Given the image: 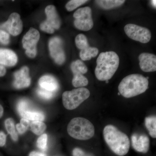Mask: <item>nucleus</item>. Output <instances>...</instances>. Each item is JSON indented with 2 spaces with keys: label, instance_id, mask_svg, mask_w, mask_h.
Returning a JSON list of instances; mask_svg holds the SVG:
<instances>
[{
  "label": "nucleus",
  "instance_id": "nucleus-1",
  "mask_svg": "<svg viewBox=\"0 0 156 156\" xmlns=\"http://www.w3.org/2000/svg\"><path fill=\"white\" fill-rule=\"evenodd\" d=\"M95 76L99 80H110L116 72L119 65V58L115 52L107 51L99 54L96 61Z\"/></svg>",
  "mask_w": 156,
  "mask_h": 156
},
{
  "label": "nucleus",
  "instance_id": "nucleus-2",
  "mask_svg": "<svg viewBox=\"0 0 156 156\" xmlns=\"http://www.w3.org/2000/svg\"><path fill=\"white\" fill-rule=\"evenodd\" d=\"M103 135L107 144L116 154L125 156L130 148V140L125 133L118 130L112 125L105 126L103 130Z\"/></svg>",
  "mask_w": 156,
  "mask_h": 156
},
{
  "label": "nucleus",
  "instance_id": "nucleus-3",
  "mask_svg": "<svg viewBox=\"0 0 156 156\" xmlns=\"http://www.w3.org/2000/svg\"><path fill=\"white\" fill-rule=\"evenodd\" d=\"M147 78L142 75H129L123 80L119 86L120 94L127 98L134 97L146 91L148 86Z\"/></svg>",
  "mask_w": 156,
  "mask_h": 156
},
{
  "label": "nucleus",
  "instance_id": "nucleus-4",
  "mask_svg": "<svg viewBox=\"0 0 156 156\" xmlns=\"http://www.w3.org/2000/svg\"><path fill=\"white\" fill-rule=\"evenodd\" d=\"M67 132L75 139L87 140L95 134V128L89 120L81 117H77L71 120L67 126Z\"/></svg>",
  "mask_w": 156,
  "mask_h": 156
},
{
  "label": "nucleus",
  "instance_id": "nucleus-5",
  "mask_svg": "<svg viewBox=\"0 0 156 156\" xmlns=\"http://www.w3.org/2000/svg\"><path fill=\"white\" fill-rule=\"evenodd\" d=\"M90 95L89 90L85 88L66 91L62 94V103L64 107L67 109H75L89 98Z\"/></svg>",
  "mask_w": 156,
  "mask_h": 156
},
{
  "label": "nucleus",
  "instance_id": "nucleus-6",
  "mask_svg": "<svg viewBox=\"0 0 156 156\" xmlns=\"http://www.w3.org/2000/svg\"><path fill=\"white\" fill-rule=\"evenodd\" d=\"M74 24L79 30L87 31L92 29L94 25L92 18V9L85 7L78 9L74 12Z\"/></svg>",
  "mask_w": 156,
  "mask_h": 156
},
{
  "label": "nucleus",
  "instance_id": "nucleus-7",
  "mask_svg": "<svg viewBox=\"0 0 156 156\" xmlns=\"http://www.w3.org/2000/svg\"><path fill=\"white\" fill-rule=\"evenodd\" d=\"M124 30L130 38L143 44L148 43L151 38V34L148 29L136 24H127L124 27Z\"/></svg>",
  "mask_w": 156,
  "mask_h": 156
},
{
  "label": "nucleus",
  "instance_id": "nucleus-8",
  "mask_svg": "<svg viewBox=\"0 0 156 156\" xmlns=\"http://www.w3.org/2000/svg\"><path fill=\"white\" fill-rule=\"evenodd\" d=\"M40 38L38 31L33 27H30L22 39V45L26 50L27 56L30 58L36 56L37 45Z\"/></svg>",
  "mask_w": 156,
  "mask_h": 156
},
{
  "label": "nucleus",
  "instance_id": "nucleus-9",
  "mask_svg": "<svg viewBox=\"0 0 156 156\" xmlns=\"http://www.w3.org/2000/svg\"><path fill=\"white\" fill-rule=\"evenodd\" d=\"M17 111L23 119L33 121H43L45 115L43 112L31 108L28 101L26 99L20 100L17 104Z\"/></svg>",
  "mask_w": 156,
  "mask_h": 156
},
{
  "label": "nucleus",
  "instance_id": "nucleus-10",
  "mask_svg": "<svg viewBox=\"0 0 156 156\" xmlns=\"http://www.w3.org/2000/svg\"><path fill=\"white\" fill-rule=\"evenodd\" d=\"M48 47L50 56L56 64H63L65 62L66 55L62 40L58 37L51 38L49 40Z\"/></svg>",
  "mask_w": 156,
  "mask_h": 156
},
{
  "label": "nucleus",
  "instance_id": "nucleus-11",
  "mask_svg": "<svg viewBox=\"0 0 156 156\" xmlns=\"http://www.w3.org/2000/svg\"><path fill=\"white\" fill-rule=\"evenodd\" d=\"M0 27L5 29L12 35L17 36L21 33L23 30V23L20 15L15 12L12 13L8 20L1 25Z\"/></svg>",
  "mask_w": 156,
  "mask_h": 156
},
{
  "label": "nucleus",
  "instance_id": "nucleus-12",
  "mask_svg": "<svg viewBox=\"0 0 156 156\" xmlns=\"http://www.w3.org/2000/svg\"><path fill=\"white\" fill-rule=\"evenodd\" d=\"M13 86L16 89H22L29 87L31 79L29 76V69L27 66H23L14 73Z\"/></svg>",
  "mask_w": 156,
  "mask_h": 156
},
{
  "label": "nucleus",
  "instance_id": "nucleus-13",
  "mask_svg": "<svg viewBox=\"0 0 156 156\" xmlns=\"http://www.w3.org/2000/svg\"><path fill=\"white\" fill-rule=\"evenodd\" d=\"M141 69L145 72H152L156 70V56L152 53H142L138 57Z\"/></svg>",
  "mask_w": 156,
  "mask_h": 156
},
{
  "label": "nucleus",
  "instance_id": "nucleus-14",
  "mask_svg": "<svg viewBox=\"0 0 156 156\" xmlns=\"http://www.w3.org/2000/svg\"><path fill=\"white\" fill-rule=\"evenodd\" d=\"M131 142L133 148L136 151L146 153L150 147V140L145 134H133L131 136Z\"/></svg>",
  "mask_w": 156,
  "mask_h": 156
},
{
  "label": "nucleus",
  "instance_id": "nucleus-15",
  "mask_svg": "<svg viewBox=\"0 0 156 156\" xmlns=\"http://www.w3.org/2000/svg\"><path fill=\"white\" fill-rule=\"evenodd\" d=\"M47 16L45 22L48 23L54 30H58L61 26V21L55 6L50 5L46 7L45 10Z\"/></svg>",
  "mask_w": 156,
  "mask_h": 156
},
{
  "label": "nucleus",
  "instance_id": "nucleus-16",
  "mask_svg": "<svg viewBox=\"0 0 156 156\" xmlns=\"http://www.w3.org/2000/svg\"><path fill=\"white\" fill-rule=\"evenodd\" d=\"M17 56L12 50L0 49V65L7 66H14L17 62Z\"/></svg>",
  "mask_w": 156,
  "mask_h": 156
},
{
  "label": "nucleus",
  "instance_id": "nucleus-17",
  "mask_svg": "<svg viewBox=\"0 0 156 156\" xmlns=\"http://www.w3.org/2000/svg\"><path fill=\"white\" fill-rule=\"evenodd\" d=\"M41 88L53 92H55L59 88L58 81L56 78L50 75L43 76L39 80Z\"/></svg>",
  "mask_w": 156,
  "mask_h": 156
},
{
  "label": "nucleus",
  "instance_id": "nucleus-18",
  "mask_svg": "<svg viewBox=\"0 0 156 156\" xmlns=\"http://www.w3.org/2000/svg\"><path fill=\"white\" fill-rule=\"evenodd\" d=\"M80 50V57L83 61L89 60L92 58L96 57L98 53L97 48L90 47L89 44L84 46Z\"/></svg>",
  "mask_w": 156,
  "mask_h": 156
},
{
  "label": "nucleus",
  "instance_id": "nucleus-19",
  "mask_svg": "<svg viewBox=\"0 0 156 156\" xmlns=\"http://www.w3.org/2000/svg\"><path fill=\"white\" fill-rule=\"evenodd\" d=\"M126 1L123 0H98L95 1L98 5L105 10H110L120 7Z\"/></svg>",
  "mask_w": 156,
  "mask_h": 156
},
{
  "label": "nucleus",
  "instance_id": "nucleus-20",
  "mask_svg": "<svg viewBox=\"0 0 156 156\" xmlns=\"http://www.w3.org/2000/svg\"><path fill=\"white\" fill-rule=\"evenodd\" d=\"M70 68L73 74L80 73L83 75L88 72L87 66L83 61L79 59L73 62Z\"/></svg>",
  "mask_w": 156,
  "mask_h": 156
},
{
  "label": "nucleus",
  "instance_id": "nucleus-21",
  "mask_svg": "<svg viewBox=\"0 0 156 156\" xmlns=\"http://www.w3.org/2000/svg\"><path fill=\"white\" fill-rule=\"evenodd\" d=\"M145 125L150 135L153 138L156 137V117L155 116L146 117Z\"/></svg>",
  "mask_w": 156,
  "mask_h": 156
},
{
  "label": "nucleus",
  "instance_id": "nucleus-22",
  "mask_svg": "<svg viewBox=\"0 0 156 156\" xmlns=\"http://www.w3.org/2000/svg\"><path fill=\"white\" fill-rule=\"evenodd\" d=\"M89 83L88 80L83 75L80 73L73 74L72 84L74 87L77 88L87 86Z\"/></svg>",
  "mask_w": 156,
  "mask_h": 156
},
{
  "label": "nucleus",
  "instance_id": "nucleus-23",
  "mask_svg": "<svg viewBox=\"0 0 156 156\" xmlns=\"http://www.w3.org/2000/svg\"><path fill=\"white\" fill-rule=\"evenodd\" d=\"M5 126L7 131L11 135V138L14 140L17 141L18 139V136L14 126V121L11 118L7 119L5 121Z\"/></svg>",
  "mask_w": 156,
  "mask_h": 156
},
{
  "label": "nucleus",
  "instance_id": "nucleus-24",
  "mask_svg": "<svg viewBox=\"0 0 156 156\" xmlns=\"http://www.w3.org/2000/svg\"><path fill=\"white\" fill-rule=\"evenodd\" d=\"M31 130L37 135H41L46 130V126L42 121H33L30 124Z\"/></svg>",
  "mask_w": 156,
  "mask_h": 156
},
{
  "label": "nucleus",
  "instance_id": "nucleus-25",
  "mask_svg": "<svg viewBox=\"0 0 156 156\" xmlns=\"http://www.w3.org/2000/svg\"><path fill=\"white\" fill-rule=\"evenodd\" d=\"M88 2L87 0H71L66 5V8L68 11H72Z\"/></svg>",
  "mask_w": 156,
  "mask_h": 156
},
{
  "label": "nucleus",
  "instance_id": "nucleus-26",
  "mask_svg": "<svg viewBox=\"0 0 156 156\" xmlns=\"http://www.w3.org/2000/svg\"><path fill=\"white\" fill-rule=\"evenodd\" d=\"M37 94L39 97L45 100H50L54 96V92H50L42 88H40L37 90Z\"/></svg>",
  "mask_w": 156,
  "mask_h": 156
},
{
  "label": "nucleus",
  "instance_id": "nucleus-27",
  "mask_svg": "<svg viewBox=\"0 0 156 156\" xmlns=\"http://www.w3.org/2000/svg\"><path fill=\"white\" fill-rule=\"evenodd\" d=\"M47 142H48V135L46 134H42L39 137L37 140V146L40 149L45 151L47 148Z\"/></svg>",
  "mask_w": 156,
  "mask_h": 156
},
{
  "label": "nucleus",
  "instance_id": "nucleus-28",
  "mask_svg": "<svg viewBox=\"0 0 156 156\" xmlns=\"http://www.w3.org/2000/svg\"><path fill=\"white\" fill-rule=\"evenodd\" d=\"M10 42V36L5 31L0 30V43L4 45L9 44Z\"/></svg>",
  "mask_w": 156,
  "mask_h": 156
},
{
  "label": "nucleus",
  "instance_id": "nucleus-29",
  "mask_svg": "<svg viewBox=\"0 0 156 156\" xmlns=\"http://www.w3.org/2000/svg\"><path fill=\"white\" fill-rule=\"evenodd\" d=\"M40 28L43 31L47 33L52 34L55 31V30L47 23L45 21H44L40 24Z\"/></svg>",
  "mask_w": 156,
  "mask_h": 156
},
{
  "label": "nucleus",
  "instance_id": "nucleus-30",
  "mask_svg": "<svg viewBox=\"0 0 156 156\" xmlns=\"http://www.w3.org/2000/svg\"><path fill=\"white\" fill-rule=\"evenodd\" d=\"M73 156H92L79 148H76L73 151Z\"/></svg>",
  "mask_w": 156,
  "mask_h": 156
},
{
  "label": "nucleus",
  "instance_id": "nucleus-31",
  "mask_svg": "<svg viewBox=\"0 0 156 156\" xmlns=\"http://www.w3.org/2000/svg\"><path fill=\"white\" fill-rule=\"evenodd\" d=\"M6 135L3 131H0V147L4 146L5 144Z\"/></svg>",
  "mask_w": 156,
  "mask_h": 156
},
{
  "label": "nucleus",
  "instance_id": "nucleus-32",
  "mask_svg": "<svg viewBox=\"0 0 156 156\" xmlns=\"http://www.w3.org/2000/svg\"><path fill=\"white\" fill-rule=\"evenodd\" d=\"M16 128H17V131L20 134H24L27 130V128L23 127L20 124H17L16 125Z\"/></svg>",
  "mask_w": 156,
  "mask_h": 156
},
{
  "label": "nucleus",
  "instance_id": "nucleus-33",
  "mask_svg": "<svg viewBox=\"0 0 156 156\" xmlns=\"http://www.w3.org/2000/svg\"><path fill=\"white\" fill-rule=\"evenodd\" d=\"M20 124L23 127L28 129L29 126L30 125V122L28 120L22 118L20 120Z\"/></svg>",
  "mask_w": 156,
  "mask_h": 156
},
{
  "label": "nucleus",
  "instance_id": "nucleus-34",
  "mask_svg": "<svg viewBox=\"0 0 156 156\" xmlns=\"http://www.w3.org/2000/svg\"><path fill=\"white\" fill-rule=\"evenodd\" d=\"M29 156H47V155L43 153L34 151L30 153Z\"/></svg>",
  "mask_w": 156,
  "mask_h": 156
},
{
  "label": "nucleus",
  "instance_id": "nucleus-35",
  "mask_svg": "<svg viewBox=\"0 0 156 156\" xmlns=\"http://www.w3.org/2000/svg\"><path fill=\"white\" fill-rule=\"evenodd\" d=\"M6 69L3 66L0 65V77L4 76L5 75Z\"/></svg>",
  "mask_w": 156,
  "mask_h": 156
},
{
  "label": "nucleus",
  "instance_id": "nucleus-36",
  "mask_svg": "<svg viewBox=\"0 0 156 156\" xmlns=\"http://www.w3.org/2000/svg\"><path fill=\"white\" fill-rule=\"evenodd\" d=\"M4 113V109L2 105H0V119L2 117Z\"/></svg>",
  "mask_w": 156,
  "mask_h": 156
},
{
  "label": "nucleus",
  "instance_id": "nucleus-37",
  "mask_svg": "<svg viewBox=\"0 0 156 156\" xmlns=\"http://www.w3.org/2000/svg\"><path fill=\"white\" fill-rule=\"evenodd\" d=\"M151 2L152 4V5L154 6V7H155V8H156V1L155 0V1H151Z\"/></svg>",
  "mask_w": 156,
  "mask_h": 156
},
{
  "label": "nucleus",
  "instance_id": "nucleus-38",
  "mask_svg": "<svg viewBox=\"0 0 156 156\" xmlns=\"http://www.w3.org/2000/svg\"><path fill=\"white\" fill-rule=\"evenodd\" d=\"M108 83V80H107L106 81V83Z\"/></svg>",
  "mask_w": 156,
  "mask_h": 156
}]
</instances>
